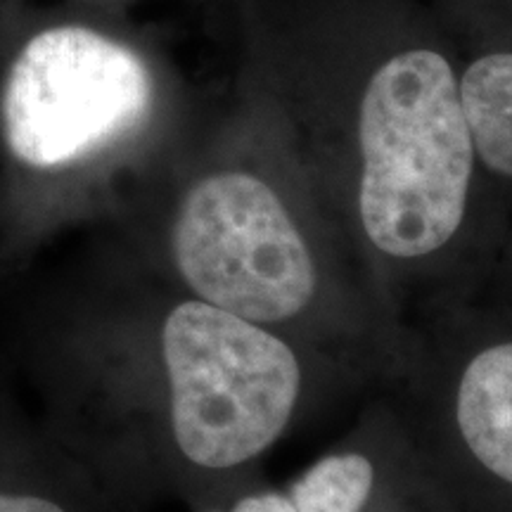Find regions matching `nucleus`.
<instances>
[{
    "instance_id": "1",
    "label": "nucleus",
    "mask_w": 512,
    "mask_h": 512,
    "mask_svg": "<svg viewBox=\"0 0 512 512\" xmlns=\"http://www.w3.org/2000/svg\"><path fill=\"white\" fill-rule=\"evenodd\" d=\"M159 76L138 46L64 5L0 12V150L12 169L60 181L145 131Z\"/></svg>"
},
{
    "instance_id": "2",
    "label": "nucleus",
    "mask_w": 512,
    "mask_h": 512,
    "mask_svg": "<svg viewBox=\"0 0 512 512\" xmlns=\"http://www.w3.org/2000/svg\"><path fill=\"white\" fill-rule=\"evenodd\" d=\"M361 223L377 252L420 259L439 252L465 216L475 145L460 86L432 50L382 64L361 102Z\"/></svg>"
},
{
    "instance_id": "3",
    "label": "nucleus",
    "mask_w": 512,
    "mask_h": 512,
    "mask_svg": "<svg viewBox=\"0 0 512 512\" xmlns=\"http://www.w3.org/2000/svg\"><path fill=\"white\" fill-rule=\"evenodd\" d=\"M171 430L195 467L233 470L256 460L285 432L302 368L290 344L264 325L190 299L162 330Z\"/></svg>"
},
{
    "instance_id": "4",
    "label": "nucleus",
    "mask_w": 512,
    "mask_h": 512,
    "mask_svg": "<svg viewBox=\"0 0 512 512\" xmlns=\"http://www.w3.org/2000/svg\"><path fill=\"white\" fill-rule=\"evenodd\" d=\"M171 247L197 299L252 323H283L316 294V264L297 223L271 185L242 171L185 192Z\"/></svg>"
},
{
    "instance_id": "5",
    "label": "nucleus",
    "mask_w": 512,
    "mask_h": 512,
    "mask_svg": "<svg viewBox=\"0 0 512 512\" xmlns=\"http://www.w3.org/2000/svg\"><path fill=\"white\" fill-rule=\"evenodd\" d=\"M456 422L470 456L512 489V342L494 344L467 363Z\"/></svg>"
},
{
    "instance_id": "6",
    "label": "nucleus",
    "mask_w": 512,
    "mask_h": 512,
    "mask_svg": "<svg viewBox=\"0 0 512 512\" xmlns=\"http://www.w3.org/2000/svg\"><path fill=\"white\" fill-rule=\"evenodd\" d=\"M460 102L475 155L512 178V53L486 55L460 81Z\"/></svg>"
},
{
    "instance_id": "7",
    "label": "nucleus",
    "mask_w": 512,
    "mask_h": 512,
    "mask_svg": "<svg viewBox=\"0 0 512 512\" xmlns=\"http://www.w3.org/2000/svg\"><path fill=\"white\" fill-rule=\"evenodd\" d=\"M375 491V467L363 453H332L287 491L297 512H361Z\"/></svg>"
},
{
    "instance_id": "8",
    "label": "nucleus",
    "mask_w": 512,
    "mask_h": 512,
    "mask_svg": "<svg viewBox=\"0 0 512 512\" xmlns=\"http://www.w3.org/2000/svg\"><path fill=\"white\" fill-rule=\"evenodd\" d=\"M0 512H79L62 498L36 494V491L0 489Z\"/></svg>"
},
{
    "instance_id": "9",
    "label": "nucleus",
    "mask_w": 512,
    "mask_h": 512,
    "mask_svg": "<svg viewBox=\"0 0 512 512\" xmlns=\"http://www.w3.org/2000/svg\"><path fill=\"white\" fill-rule=\"evenodd\" d=\"M204 512H297L290 496L280 491H261V494H247L235 501L230 508H209Z\"/></svg>"
},
{
    "instance_id": "10",
    "label": "nucleus",
    "mask_w": 512,
    "mask_h": 512,
    "mask_svg": "<svg viewBox=\"0 0 512 512\" xmlns=\"http://www.w3.org/2000/svg\"><path fill=\"white\" fill-rule=\"evenodd\" d=\"M8 3H10V0H0V12L5 10V5H8Z\"/></svg>"
},
{
    "instance_id": "11",
    "label": "nucleus",
    "mask_w": 512,
    "mask_h": 512,
    "mask_svg": "<svg viewBox=\"0 0 512 512\" xmlns=\"http://www.w3.org/2000/svg\"><path fill=\"white\" fill-rule=\"evenodd\" d=\"M83 3V0H81ZM91 3H114V0H91Z\"/></svg>"
}]
</instances>
